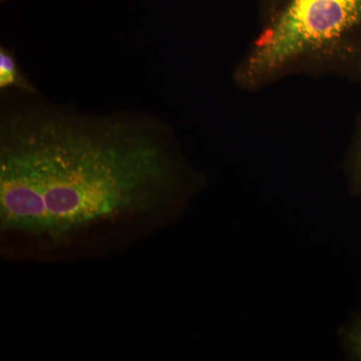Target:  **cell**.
<instances>
[{
  "label": "cell",
  "instance_id": "1",
  "mask_svg": "<svg viewBox=\"0 0 361 361\" xmlns=\"http://www.w3.org/2000/svg\"><path fill=\"white\" fill-rule=\"evenodd\" d=\"M180 179L172 133L155 118L85 115L35 99L2 108L6 235L66 245L156 215Z\"/></svg>",
  "mask_w": 361,
  "mask_h": 361
},
{
  "label": "cell",
  "instance_id": "2",
  "mask_svg": "<svg viewBox=\"0 0 361 361\" xmlns=\"http://www.w3.org/2000/svg\"><path fill=\"white\" fill-rule=\"evenodd\" d=\"M298 75L361 82V0H258V30L233 82L258 92Z\"/></svg>",
  "mask_w": 361,
  "mask_h": 361
},
{
  "label": "cell",
  "instance_id": "3",
  "mask_svg": "<svg viewBox=\"0 0 361 361\" xmlns=\"http://www.w3.org/2000/svg\"><path fill=\"white\" fill-rule=\"evenodd\" d=\"M0 87L16 89L25 94H35V87L21 73L13 52L6 47L0 49Z\"/></svg>",
  "mask_w": 361,
  "mask_h": 361
},
{
  "label": "cell",
  "instance_id": "4",
  "mask_svg": "<svg viewBox=\"0 0 361 361\" xmlns=\"http://www.w3.org/2000/svg\"><path fill=\"white\" fill-rule=\"evenodd\" d=\"M348 173L351 188L361 195V118L356 126L353 145L348 156Z\"/></svg>",
  "mask_w": 361,
  "mask_h": 361
},
{
  "label": "cell",
  "instance_id": "5",
  "mask_svg": "<svg viewBox=\"0 0 361 361\" xmlns=\"http://www.w3.org/2000/svg\"><path fill=\"white\" fill-rule=\"evenodd\" d=\"M344 341L351 357L361 361V313L344 331Z\"/></svg>",
  "mask_w": 361,
  "mask_h": 361
}]
</instances>
